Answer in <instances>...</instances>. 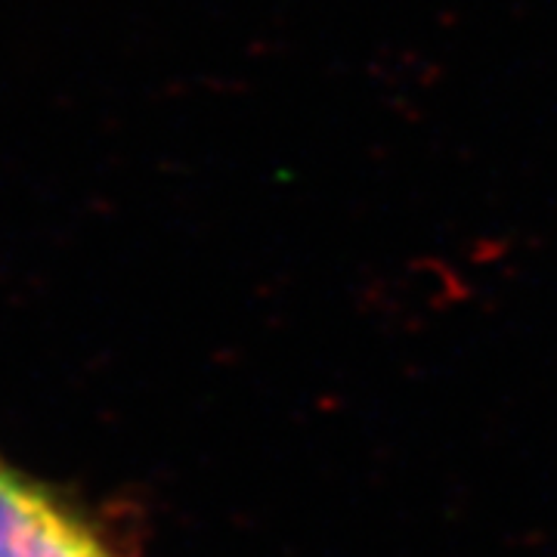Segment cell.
Segmentation results:
<instances>
[{
    "label": "cell",
    "instance_id": "cell-1",
    "mask_svg": "<svg viewBox=\"0 0 557 557\" xmlns=\"http://www.w3.org/2000/svg\"><path fill=\"white\" fill-rule=\"evenodd\" d=\"M0 557H119L75 502L0 458Z\"/></svg>",
    "mask_w": 557,
    "mask_h": 557
}]
</instances>
